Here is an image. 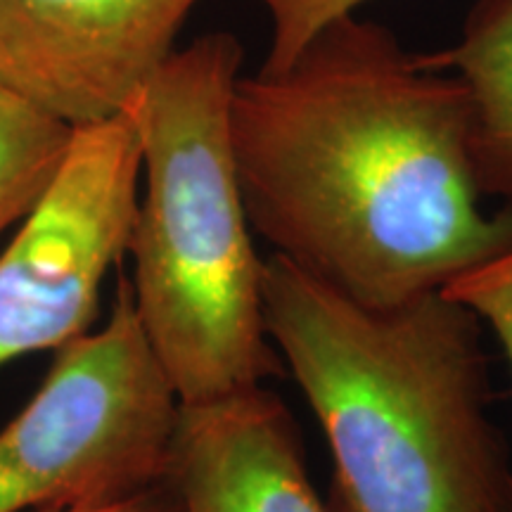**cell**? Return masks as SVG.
Here are the masks:
<instances>
[{"label": "cell", "instance_id": "1", "mask_svg": "<svg viewBox=\"0 0 512 512\" xmlns=\"http://www.w3.org/2000/svg\"><path fill=\"white\" fill-rule=\"evenodd\" d=\"M230 143L249 223L356 302L437 292L512 242L484 207L463 83L344 15L290 64L235 83Z\"/></svg>", "mask_w": 512, "mask_h": 512}, {"label": "cell", "instance_id": "2", "mask_svg": "<svg viewBox=\"0 0 512 512\" xmlns=\"http://www.w3.org/2000/svg\"><path fill=\"white\" fill-rule=\"evenodd\" d=\"M264 316L330 446V512H512L465 306L441 290L370 306L271 254Z\"/></svg>", "mask_w": 512, "mask_h": 512}, {"label": "cell", "instance_id": "3", "mask_svg": "<svg viewBox=\"0 0 512 512\" xmlns=\"http://www.w3.org/2000/svg\"><path fill=\"white\" fill-rule=\"evenodd\" d=\"M242 43L228 31L176 50L131 107L140 200L126 254L133 309L181 403L283 373L264 316V264L230 143Z\"/></svg>", "mask_w": 512, "mask_h": 512}, {"label": "cell", "instance_id": "4", "mask_svg": "<svg viewBox=\"0 0 512 512\" xmlns=\"http://www.w3.org/2000/svg\"><path fill=\"white\" fill-rule=\"evenodd\" d=\"M178 413L131 283L119 278L107 323L55 351L38 392L0 432V512L147 494L166 467Z\"/></svg>", "mask_w": 512, "mask_h": 512}, {"label": "cell", "instance_id": "5", "mask_svg": "<svg viewBox=\"0 0 512 512\" xmlns=\"http://www.w3.org/2000/svg\"><path fill=\"white\" fill-rule=\"evenodd\" d=\"M140 145L126 114L79 126L53 181L0 254V368L91 332L131 240Z\"/></svg>", "mask_w": 512, "mask_h": 512}, {"label": "cell", "instance_id": "6", "mask_svg": "<svg viewBox=\"0 0 512 512\" xmlns=\"http://www.w3.org/2000/svg\"><path fill=\"white\" fill-rule=\"evenodd\" d=\"M200 0H0V88L79 128L124 114Z\"/></svg>", "mask_w": 512, "mask_h": 512}, {"label": "cell", "instance_id": "7", "mask_svg": "<svg viewBox=\"0 0 512 512\" xmlns=\"http://www.w3.org/2000/svg\"><path fill=\"white\" fill-rule=\"evenodd\" d=\"M155 512H330L313 489L297 427L264 384L181 403Z\"/></svg>", "mask_w": 512, "mask_h": 512}, {"label": "cell", "instance_id": "8", "mask_svg": "<svg viewBox=\"0 0 512 512\" xmlns=\"http://www.w3.org/2000/svg\"><path fill=\"white\" fill-rule=\"evenodd\" d=\"M425 62L463 83L479 185L512 202V0H477L458 41Z\"/></svg>", "mask_w": 512, "mask_h": 512}, {"label": "cell", "instance_id": "9", "mask_svg": "<svg viewBox=\"0 0 512 512\" xmlns=\"http://www.w3.org/2000/svg\"><path fill=\"white\" fill-rule=\"evenodd\" d=\"M72 131L0 88V235L29 214L53 181Z\"/></svg>", "mask_w": 512, "mask_h": 512}, {"label": "cell", "instance_id": "10", "mask_svg": "<svg viewBox=\"0 0 512 512\" xmlns=\"http://www.w3.org/2000/svg\"><path fill=\"white\" fill-rule=\"evenodd\" d=\"M441 292L494 332L512 368V242L465 268Z\"/></svg>", "mask_w": 512, "mask_h": 512}, {"label": "cell", "instance_id": "11", "mask_svg": "<svg viewBox=\"0 0 512 512\" xmlns=\"http://www.w3.org/2000/svg\"><path fill=\"white\" fill-rule=\"evenodd\" d=\"M271 19V43L261 69H280L330 22L354 15L368 0H256Z\"/></svg>", "mask_w": 512, "mask_h": 512}, {"label": "cell", "instance_id": "12", "mask_svg": "<svg viewBox=\"0 0 512 512\" xmlns=\"http://www.w3.org/2000/svg\"><path fill=\"white\" fill-rule=\"evenodd\" d=\"M31 512H155L152 510V491L147 494L124 498V501L102 503V505H83V508H60V510H31Z\"/></svg>", "mask_w": 512, "mask_h": 512}]
</instances>
